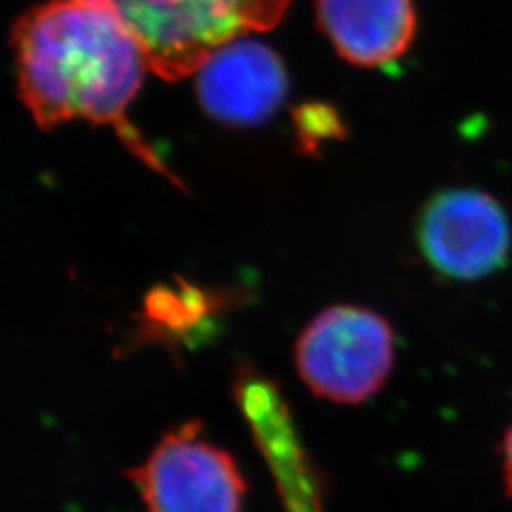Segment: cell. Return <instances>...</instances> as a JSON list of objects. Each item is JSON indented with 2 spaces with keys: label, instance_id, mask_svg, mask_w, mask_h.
<instances>
[{
  "label": "cell",
  "instance_id": "cell-1",
  "mask_svg": "<svg viewBox=\"0 0 512 512\" xmlns=\"http://www.w3.org/2000/svg\"><path fill=\"white\" fill-rule=\"evenodd\" d=\"M12 46L21 101L40 128L69 120L110 124L148 165L164 171L128 122L150 69L147 55L110 8L50 0L18 19Z\"/></svg>",
  "mask_w": 512,
  "mask_h": 512
},
{
  "label": "cell",
  "instance_id": "cell-2",
  "mask_svg": "<svg viewBox=\"0 0 512 512\" xmlns=\"http://www.w3.org/2000/svg\"><path fill=\"white\" fill-rule=\"evenodd\" d=\"M110 8L139 40L152 73L181 80L222 44L268 31L291 0H86Z\"/></svg>",
  "mask_w": 512,
  "mask_h": 512
},
{
  "label": "cell",
  "instance_id": "cell-3",
  "mask_svg": "<svg viewBox=\"0 0 512 512\" xmlns=\"http://www.w3.org/2000/svg\"><path fill=\"white\" fill-rule=\"evenodd\" d=\"M395 363V336L382 315L357 306L319 313L296 344L302 380L323 399L363 403L384 387Z\"/></svg>",
  "mask_w": 512,
  "mask_h": 512
},
{
  "label": "cell",
  "instance_id": "cell-4",
  "mask_svg": "<svg viewBox=\"0 0 512 512\" xmlns=\"http://www.w3.org/2000/svg\"><path fill=\"white\" fill-rule=\"evenodd\" d=\"M421 255L437 274L475 283L507 268L512 220L494 194L459 186L435 194L418 219Z\"/></svg>",
  "mask_w": 512,
  "mask_h": 512
},
{
  "label": "cell",
  "instance_id": "cell-5",
  "mask_svg": "<svg viewBox=\"0 0 512 512\" xmlns=\"http://www.w3.org/2000/svg\"><path fill=\"white\" fill-rule=\"evenodd\" d=\"M198 431L190 423L169 433L129 473L147 512H243L245 480L236 461Z\"/></svg>",
  "mask_w": 512,
  "mask_h": 512
},
{
  "label": "cell",
  "instance_id": "cell-6",
  "mask_svg": "<svg viewBox=\"0 0 512 512\" xmlns=\"http://www.w3.org/2000/svg\"><path fill=\"white\" fill-rule=\"evenodd\" d=\"M287 90L289 78L279 55L247 37L222 44L196 71L203 110L226 126L266 122L283 105Z\"/></svg>",
  "mask_w": 512,
  "mask_h": 512
},
{
  "label": "cell",
  "instance_id": "cell-7",
  "mask_svg": "<svg viewBox=\"0 0 512 512\" xmlns=\"http://www.w3.org/2000/svg\"><path fill=\"white\" fill-rule=\"evenodd\" d=\"M315 8L336 52L359 67L395 63L418 33L414 0H315Z\"/></svg>",
  "mask_w": 512,
  "mask_h": 512
},
{
  "label": "cell",
  "instance_id": "cell-8",
  "mask_svg": "<svg viewBox=\"0 0 512 512\" xmlns=\"http://www.w3.org/2000/svg\"><path fill=\"white\" fill-rule=\"evenodd\" d=\"M238 399L256 442L270 463L287 512H323L287 404L274 385L256 376H245L238 385Z\"/></svg>",
  "mask_w": 512,
  "mask_h": 512
},
{
  "label": "cell",
  "instance_id": "cell-9",
  "mask_svg": "<svg viewBox=\"0 0 512 512\" xmlns=\"http://www.w3.org/2000/svg\"><path fill=\"white\" fill-rule=\"evenodd\" d=\"M501 467H503V480L507 486V492L512 495V425L503 437L501 444Z\"/></svg>",
  "mask_w": 512,
  "mask_h": 512
}]
</instances>
